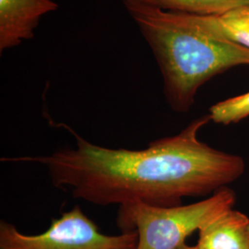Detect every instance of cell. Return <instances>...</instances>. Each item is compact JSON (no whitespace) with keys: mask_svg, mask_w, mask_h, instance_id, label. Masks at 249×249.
<instances>
[{"mask_svg":"<svg viewBox=\"0 0 249 249\" xmlns=\"http://www.w3.org/2000/svg\"><path fill=\"white\" fill-rule=\"evenodd\" d=\"M210 121L209 115L196 118L181 132L142 150L103 147L70 129L73 148L1 160L41 164L54 187L91 204L178 206L184 197L213 195L245 172L242 157L199 140L200 129Z\"/></svg>","mask_w":249,"mask_h":249,"instance_id":"cell-1","label":"cell"},{"mask_svg":"<svg viewBox=\"0 0 249 249\" xmlns=\"http://www.w3.org/2000/svg\"><path fill=\"white\" fill-rule=\"evenodd\" d=\"M122 1L155 56L165 98L175 112H188L199 88L215 76L249 65V48L187 32L162 19L150 6Z\"/></svg>","mask_w":249,"mask_h":249,"instance_id":"cell-2","label":"cell"},{"mask_svg":"<svg viewBox=\"0 0 249 249\" xmlns=\"http://www.w3.org/2000/svg\"><path fill=\"white\" fill-rule=\"evenodd\" d=\"M233 190L223 187L204 200L160 207L134 202L119 206L116 223L122 232L135 231L136 249H178L194 231L233 208Z\"/></svg>","mask_w":249,"mask_h":249,"instance_id":"cell-3","label":"cell"},{"mask_svg":"<svg viewBox=\"0 0 249 249\" xmlns=\"http://www.w3.org/2000/svg\"><path fill=\"white\" fill-rule=\"evenodd\" d=\"M135 231L108 235L80 206L53 219L39 234H26L5 220L0 221V249H136Z\"/></svg>","mask_w":249,"mask_h":249,"instance_id":"cell-4","label":"cell"},{"mask_svg":"<svg viewBox=\"0 0 249 249\" xmlns=\"http://www.w3.org/2000/svg\"><path fill=\"white\" fill-rule=\"evenodd\" d=\"M154 9L162 19L187 32L249 48V5L210 16Z\"/></svg>","mask_w":249,"mask_h":249,"instance_id":"cell-5","label":"cell"},{"mask_svg":"<svg viewBox=\"0 0 249 249\" xmlns=\"http://www.w3.org/2000/svg\"><path fill=\"white\" fill-rule=\"evenodd\" d=\"M57 9L54 0H0V52L33 39L42 18Z\"/></svg>","mask_w":249,"mask_h":249,"instance_id":"cell-6","label":"cell"},{"mask_svg":"<svg viewBox=\"0 0 249 249\" xmlns=\"http://www.w3.org/2000/svg\"><path fill=\"white\" fill-rule=\"evenodd\" d=\"M196 245L202 249H249V218L229 209L198 231Z\"/></svg>","mask_w":249,"mask_h":249,"instance_id":"cell-7","label":"cell"},{"mask_svg":"<svg viewBox=\"0 0 249 249\" xmlns=\"http://www.w3.org/2000/svg\"><path fill=\"white\" fill-rule=\"evenodd\" d=\"M163 11L196 16L222 14L230 9L249 5V0H134Z\"/></svg>","mask_w":249,"mask_h":249,"instance_id":"cell-8","label":"cell"},{"mask_svg":"<svg viewBox=\"0 0 249 249\" xmlns=\"http://www.w3.org/2000/svg\"><path fill=\"white\" fill-rule=\"evenodd\" d=\"M211 121L222 124L237 123L249 116V91L239 96L227 99L211 107Z\"/></svg>","mask_w":249,"mask_h":249,"instance_id":"cell-9","label":"cell"},{"mask_svg":"<svg viewBox=\"0 0 249 249\" xmlns=\"http://www.w3.org/2000/svg\"><path fill=\"white\" fill-rule=\"evenodd\" d=\"M200 249L197 245H195V246H188L187 244H185V245H183L182 247H180L179 249Z\"/></svg>","mask_w":249,"mask_h":249,"instance_id":"cell-10","label":"cell"}]
</instances>
